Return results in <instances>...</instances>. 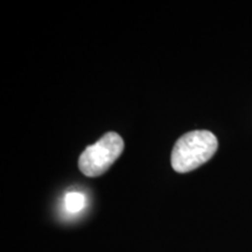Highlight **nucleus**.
<instances>
[{"label":"nucleus","instance_id":"f257e3e1","mask_svg":"<svg viewBox=\"0 0 252 252\" xmlns=\"http://www.w3.org/2000/svg\"><path fill=\"white\" fill-rule=\"evenodd\" d=\"M219 149V140L210 131L196 130L181 135L173 147L171 163L178 173L194 171L210 160Z\"/></svg>","mask_w":252,"mask_h":252},{"label":"nucleus","instance_id":"f03ea898","mask_svg":"<svg viewBox=\"0 0 252 252\" xmlns=\"http://www.w3.org/2000/svg\"><path fill=\"white\" fill-rule=\"evenodd\" d=\"M124 151V140L116 132L105 133L96 144L90 145L78 159V168L86 176L103 175Z\"/></svg>","mask_w":252,"mask_h":252},{"label":"nucleus","instance_id":"7ed1b4c3","mask_svg":"<svg viewBox=\"0 0 252 252\" xmlns=\"http://www.w3.org/2000/svg\"><path fill=\"white\" fill-rule=\"evenodd\" d=\"M86 206V197L78 191H70L64 197V208L69 214H77Z\"/></svg>","mask_w":252,"mask_h":252}]
</instances>
